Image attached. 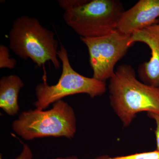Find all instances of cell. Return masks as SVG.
<instances>
[{"label":"cell","mask_w":159,"mask_h":159,"mask_svg":"<svg viewBox=\"0 0 159 159\" xmlns=\"http://www.w3.org/2000/svg\"><path fill=\"white\" fill-rule=\"evenodd\" d=\"M111 106L125 127L142 112L159 114V87L139 81L131 66H119L109 80Z\"/></svg>","instance_id":"1"},{"label":"cell","mask_w":159,"mask_h":159,"mask_svg":"<svg viewBox=\"0 0 159 159\" xmlns=\"http://www.w3.org/2000/svg\"><path fill=\"white\" fill-rule=\"evenodd\" d=\"M66 25L80 37L103 36L116 30L125 11L118 0H60Z\"/></svg>","instance_id":"2"},{"label":"cell","mask_w":159,"mask_h":159,"mask_svg":"<svg viewBox=\"0 0 159 159\" xmlns=\"http://www.w3.org/2000/svg\"><path fill=\"white\" fill-rule=\"evenodd\" d=\"M9 48L22 59H31L39 67L47 61L60 68L58 42L54 32L42 25L37 19L22 16L16 19L9 34Z\"/></svg>","instance_id":"3"},{"label":"cell","mask_w":159,"mask_h":159,"mask_svg":"<svg viewBox=\"0 0 159 159\" xmlns=\"http://www.w3.org/2000/svg\"><path fill=\"white\" fill-rule=\"evenodd\" d=\"M12 128L27 141L46 137L71 139L77 132V120L72 107L61 99L48 110L36 108L22 112L12 122Z\"/></svg>","instance_id":"4"},{"label":"cell","mask_w":159,"mask_h":159,"mask_svg":"<svg viewBox=\"0 0 159 159\" xmlns=\"http://www.w3.org/2000/svg\"><path fill=\"white\" fill-rule=\"evenodd\" d=\"M57 56L62 64V71L58 82L49 85L45 77L43 82L36 86V108L44 110L52 103L71 95L86 94L92 98L103 95L107 91L106 84L93 77H86L74 70L71 66L66 49L61 45Z\"/></svg>","instance_id":"5"},{"label":"cell","mask_w":159,"mask_h":159,"mask_svg":"<svg viewBox=\"0 0 159 159\" xmlns=\"http://www.w3.org/2000/svg\"><path fill=\"white\" fill-rule=\"evenodd\" d=\"M130 36L116 30L99 37H80L88 49L93 78L105 82L114 76L115 66L131 47L128 44Z\"/></svg>","instance_id":"6"},{"label":"cell","mask_w":159,"mask_h":159,"mask_svg":"<svg viewBox=\"0 0 159 159\" xmlns=\"http://www.w3.org/2000/svg\"><path fill=\"white\" fill-rule=\"evenodd\" d=\"M146 44L151 50V57L139 66L138 73L142 82L159 87V25L155 24L135 31L130 35L128 43L131 47L134 43Z\"/></svg>","instance_id":"7"},{"label":"cell","mask_w":159,"mask_h":159,"mask_svg":"<svg viewBox=\"0 0 159 159\" xmlns=\"http://www.w3.org/2000/svg\"><path fill=\"white\" fill-rule=\"evenodd\" d=\"M159 0H140L131 8L124 11L116 30L125 35L157 24Z\"/></svg>","instance_id":"8"},{"label":"cell","mask_w":159,"mask_h":159,"mask_svg":"<svg viewBox=\"0 0 159 159\" xmlns=\"http://www.w3.org/2000/svg\"><path fill=\"white\" fill-rule=\"evenodd\" d=\"M24 83L15 75L4 76L0 80V107L9 116L17 115L20 111L19 95Z\"/></svg>","instance_id":"9"},{"label":"cell","mask_w":159,"mask_h":159,"mask_svg":"<svg viewBox=\"0 0 159 159\" xmlns=\"http://www.w3.org/2000/svg\"><path fill=\"white\" fill-rule=\"evenodd\" d=\"M16 60L11 58L9 54V49L4 45H0V68L12 70L16 65Z\"/></svg>","instance_id":"10"},{"label":"cell","mask_w":159,"mask_h":159,"mask_svg":"<svg viewBox=\"0 0 159 159\" xmlns=\"http://www.w3.org/2000/svg\"><path fill=\"white\" fill-rule=\"evenodd\" d=\"M108 159H159V152L157 150L133 154L129 155L111 157Z\"/></svg>","instance_id":"11"},{"label":"cell","mask_w":159,"mask_h":159,"mask_svg":"<svg viewBox=\"0 0 159 159\" xmlns=\"http://www.w3.org/2000/svg\"><path fill=\"white\" fill-rule=\"evenodd\" d=\"M33 157V153L31 148L25 143L23 144V149L21 152L18 156L15 159H32ZM0 159H3L2 155H0Z\"/></svg>","instance_id":"12"},{"label":"cell","mask_w":159,"mask_h":159,"mask_svg":"<svg viewBox=\"0 0 159 159\" xmlns=\"http://www.w3.org/2000/svg\"><path fill=\"white\" fill-rule=\"evenodd\" d=\"M147 116L150 119H153L156 124V128L155 131V134L156 139L157 150L159 152V114L147 113Z\"/></svg>","instance_id":"13"},{"label":"cell","mask_w":159,"mask_h":159,"mask_svg":"<svg viewBox=\"0 0 159 159\" xmlns=\"http://www.w3.org/2000/svg\"><path fill=\"white\" fill-rule=\"evenodd\" d=\"M110 157L107 155H103L99 156L93 159H108ZM51 159H80L79 158L74 156L67 157H56Z\"/></svg>","instance_id":"14"},{"label":"cell","mask_w":159,"mask_h":159,"mask_svg":"<svg viewBox=\"0 0 159 159\" xmlns=\"http://www.w3.org/2000/svg\"><path fill=\"white\" fill-rule=\"evenodd\" d=\"M158 25H159V22H158Z\"/></svg>","instance_id":"15"}]
</instances>
